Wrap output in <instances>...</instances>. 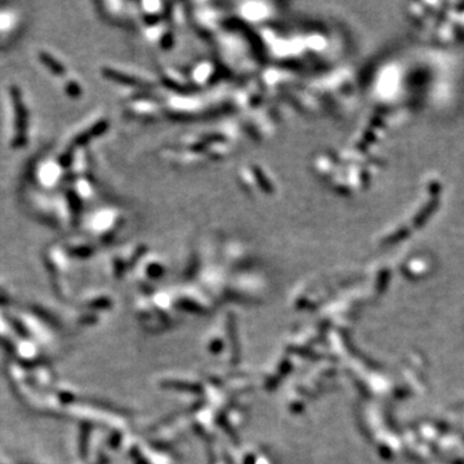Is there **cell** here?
<instances>
[{"label": "cell", "mask_w": 464, "mask_h": 464, "mask_svg": "<svg viewBox=\"0 0 464 464\" xmlns=\"http://www.w3.org/2000/svg\"><path fill=\"white\" fill-rule=\"evenodd\" d=\"M12 98H13L14 102V111H16V127L17 131H18V137L19 139L16 141V144L18 146H22L25 143V129H26V119H28V114H26V109L23 106V102H22V97L21 93L18 92L16 87L12 88Z\"/></svg>", "instance_id": "obj_1"}, {"label": "cell", "mask_w": 464, "mask_h": 464, "mask_svg": "<svg viewBox=\"0 0 464 464\" xmlns=\"http://www.w3.org/2000/svg\"><path fill=\"white\" fill-rule=\"evenodd\" d=\"M39 58H40L41 62H43L52 72H55L56 75H63V74H65V67H63L57 60H55L52 56L45 53V52H40V53H39Z\"/></svg>", "instance_id": "obj_2"}]
</instances>
